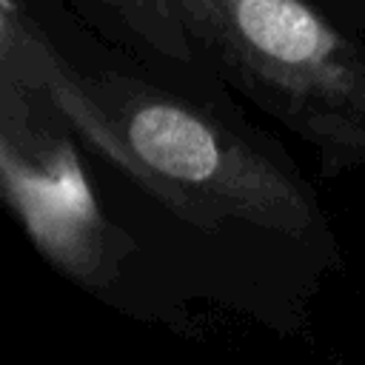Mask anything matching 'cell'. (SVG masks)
Wrapping results in <instances>:
<instances>
[{
	"label": "cell",
	"mask_w": 365,
	"mask_h": 365,
	"mask_svg": "<svg viewBox=\"0 0 365 365\" xmlns=\"http://www.w3.org/2000/svg\"><path fill=\"white\" fill-rule=\"evenodd\" d=\"M131 143L148 165L174 180L200 182L220 165L214 134L174 106L140 108L131 120Z\"/></svg>",
	"instance_id": "6da1fadb"
},
{
	"label": "cell",
	"mask_w": 365,
	"mask_h": 365,
	"mask_svg": "<svg viewBox=\"0 0 365 365\" xmlns=\"http://www.w3.org/2000/svg\"><path fill=\"white\" fill-rule=\"evenodd\" d=\"M234 23L251 48L279 66H314L334 51L331 31L297 0H237Z\"/></svg>",
	"instance_id": "7a4b0ae2"
}]
</instances>
